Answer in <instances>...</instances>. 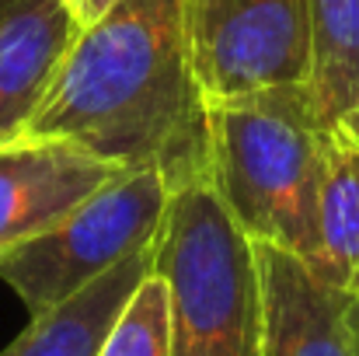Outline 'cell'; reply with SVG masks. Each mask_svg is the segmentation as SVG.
<instances>
[{
  "mask_svg": "<svg viewBox=\"0 0 359 356\" xmlns=\"http://www.w3.org/2000/svg\"><path fill=\"white\" fill-rule=\"evenodd\" d=\"M251 251L262 311L258 356H359L346 294L321 283L279 244L251 241Z\"/></svg>",
  "mask_w": 359,
  "mask_h": 356,
  "instance_id": "52a82bcc",
  "label": "cell"
},
{
  "mask_svg": "<svg viewBox=\"0 0 359 356\" xmlns=\"http://www.w3.org/2000/svg\"><path fill=\"white\" fill-rule=\"evenodd\" d=\"M311 11V98L335 126L359 109V0H307Z\"/></svg>",
  "mask_w": 359,
  "mask_h": 356,
  "instance_id": "8fae6325",
  "label": "cell"
},
{
  "mask_svg": "<svg viewBox=\"0 0 359 356\" xmlns=\"http://www.w3.org/2000/svg\"><path fill=\"white\" fill-rule=\"evenodd\" d=\"M98 356H171L168 286L154 269L126 301Z\"/></svg>",
  "mask_w": 359,
  "mask_h": 356,
  "instance_id": "7c38bea8",
  "label": "cell"
},
{
  "mask_svg": "<svg viewBox=\"0 0 359 356\" xmlns=\"http://www.w3.org/2000/svg\"><path fill=\"white\" fill-rule=\"evenodd\" d=\"M67 4V11H70V18H74V25L84 32V28H91L95 21H102L119 0H63Z\"/></svg>",
  "mask_w": 359,
  "mask_h": 356,
  "instance_id": "4fadbf2b",
  "label": "cell"
},
{
  "mask_svg": "<svg viewBox=\"0 0 359 356\" xmlns=\"http://www.w3.org/2000/svg\"><path fill=\"white\" fill-rule=\"evenodd\" d=\"M77 32L63 0H0V143L25 133Z\"/></svg>",
  "mask_w": 359,
  "mask_h": 356,
  "instance_id": "ba28073f",
  "label": "cell"
},
{
  "mask_svg": "<svg viewBox=\"0 0 359 356\" xmlns=\"http://www.w3.org/2000/svg\"><path fill=\"white\" fill-rule=\"evenodd\" d=\"M150 269L154 244L122 258L56 308L32 315L28 329L7 350H0V356H98L126 301L150 276Z\"/></svg>",
  "mask_w": 359,
  "mask_h": 356,
  "instance_id": "9c48e42d",
  "label": "cell"
},
{
  "mask_svg": "<svg viewBox=\"0 0 359 356\" xmlns=\"http://www.w3.org/2000/svg\"><path fill=\"white\" fill-rule=\"evenodd\" d=\"M122 175L129 171L70 140L18 136L0 143V258L56 228Z\"/></svg>",
  "mask_w": 359,
  "mask_h": 356,
  "instance_id": "8992f818",
  "label": "cell"
},
{
  "mask_svg": "<svg viewBox=\"0 0 359 356\" xmlns=\"http://www.w3.org/2000/svg\"><path fill=\"white\" fill-rule=\"evenodd\" d=\"M335 129H342V133H346V136H349V140H353V143L359 147V109L346 112V116L335 122Z\"/></svg>",
  "mask_w": 359,
  "mask_h": 356,
  "instance_id": "5bb4252c",
  "label": "cell"
},
{
  "mask_svg": "<svg viewBox=\"0 0 359 356\" xmlns=\"http://www.w3.org/2000/svg\"><path fill=\"white\" fill-rule=\"evenodd\" d=\"M154 272L168 286L171 356H258L255 251L206 175L171 189Z\"/></svg>",
  "mask_w": 359,
  "mask_h": 356,
  "instance_id": "3957f363",
  "label": "cell"
},
{
  "mask_svg": "<svg viewBox=\"0 0 359 356\" xmlns=\"http://www.w3.org/2000/svg\"><path fill=\"white\" fill-rule=\"evenodd\" d=\"M206 178L224 210L251 241L314 258V206L325 168L328 122L311 88H269L238 98L203 102Z\"/></svg>",
  "mask_w": 359,
  "mask_h": 356,
  "instance_id": "7a4b0ae2",
  "label": "cell"
},
{
  "mask_svg": "<svg viewBox=\"0 0 359 356\" xmlns=\"http://www.w3.org/2000/svg\"><path fill=\"white\" fill-rule=\"evenodd\" d=\"M21 136L70 140L171 189L206 175V116L192 74L189 0H119L77 32Z\"/></svg>",
  "mask_w": 359,
  "mask_h": 356,
  "instance_id": "6da1fadb",
  "label": "cell"
},
{
  "mask_svg": "<svg viewBox=\"0 0 359 356\" xmlns=\"http://www.w3.org/2000/svg\"><path fill=\"white\" fill-rule=\"evenodd\" d=\"M332 290L359 297V147L328 129L314 206V258L307 265Z\"/></svg>",
  "mask_w": 359,
  "mask_h": 356,
  "instance_id": "30bf717a",
  "label": "cell"
},
{
  "mask_svg": "<svg viewBox=\"0 0 359 356\" xmlns=\"http://www.w3.org/2000/svg\"><path fill=\"white\" fill-rule=\"evenodd\" d=\"M189 46L203 102L311 84L307 0H189Z\"/></svg>",
  "mask_w": 359,
  "mask_h": 356,
  "instance_id": "5b68a950",
  "label": "cell"
},
{
  "mask_svg": "<svg viewBox=\"0 0 359 356\" xmlns=\"http://www.w3.org/2000/svg\"><path fill=\"white\" fill-rule=\"evenodd\" d=\"M171 199V182L157 168L129 171L105 185L56 228L0 258V279L21 297L28 315H42L154 244Z\"/></svg>",
  "mask_w": 359,
  "mask_h": 356,
  "instance_id": "277c9868",
  "label": "cell"
},
{
  "mask_svg": "<svg viewBox=\"0 0 359 356\" xmlns=\"http://www.w3.org/2000/svg\"><path fill=\"white\" fill-rule=\"evenodd\" d=\"M349 322H353V336L359 346V297H349Z\"/></svg>",
  "mask_w": 359,
  "mask_h": 356,
  "instance_id": "9a60e30c",
  "label": "cell"
}]
</instances>
